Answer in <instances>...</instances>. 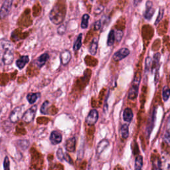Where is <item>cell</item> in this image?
<instances>
[{
    "mask_svg": "<svg viewBox=\"0 0 170 170\" xmlns=\"http://www.w3.org/2000/svg\"><path fill=\"white\" fill-rule=\"evenodd\" d=\"M98 40L97 38H94L90 43L89 47V52L92 55H95L98 49Z\"/></svg>",
    "mask_w": 170,
    "mask_h": 170,
    "instance_id": "obj_18",
    "label": "cell"
},
{
    "mask_svg": "<svg viewBox=\"0 0 170 170\" xmlns=\"http://www.w3.org/2000/svg\"><path fill=\"white\" fill-rule=\"evenodd\" d=\"M60 58H61V62L63 64V65H67V64L69 63V61L71 59V52L68 50H65L63 51L61 55H60Z\"/></svg>",
    "mask_w": 170,
    "mask_h": 170,
    "instance_id": "obj_13",
    "label": "cell"
},
{
    "mask_svg": "<svg viewBox=\"0 0 170 170\" xmlns=\"http://www.w3.org/2000/svg\"><path fill=\"white\" fill-rule=\"evenodd\" d=\"M160 160L161 170H170V154L163 152Z\"/></svg>",
    "mask_w": 170,
    "mask_h": 170,
    "instance_id": "obj_8",
    "label": "cell"
},
{
    "mask_svg": "<svg viewBox=\"0 0 170 170\" xmlns=\"http://www.w3.org/2000/svg\"><path fill=\"white\" fill-rule=\"evenodd\" d=\"M10 162L9 157L8 156H5L3 161V169L4 170H10Z\"/></svg>",
    "mask_w": 170,
    "mask_h": 170,
    "instance_id": "obj_33",
    "label": "cell"
},
{
    "mask_svg": "<svg viewBox=\"0 0 170 170\" xmlns=\"http://www.w3.org/2000/svg\"><path fill=\"white\" fill-rule=\"evenodd\" d=\"M16 144L21 150H25L29 148V145H30V143H29V140H17Z\"/></svg>",
    "mask_w": 170,
    "mask_h": 170,
    "instance_id": "obj_20",
    "label": "cell"
},
{
    "mask_svg": "<svg viewBox=\"0 0 170 170\" xmlns=\"http://www.w3.org/2000/svg\"><path fill=\"white\" fill-rule=\"evenodd\" d=\"M76 138L74 137L69 138L67 140L65 144V148L69 152H74L76 150Z\"/></svg>",
    "mask_w": 170,
    "mask_h": 170,
    "instance_id": "obj_14",
    "label": "cell"
},
{
    "mask_svg": "<svg viewBox=\"0 0 170 170\" xmlns=\"http://www.w3.org/2000/svg\"><path fill=\"white\" fill-rule=\"evenodd\" d=\"M142 0H134V5L135 6H137V5L141 2Z\"/></svg>",
    "mask_w": 170,
    "mask_h": 170,
    "instance_id": "obj_39",
    "label": "cell"
},
{
    "mask_svg": "<svg viewBox=\"0 0 170 170\" xmlns=\"http://www.w3.org/2000/svg\"><path fill=\"white\" fill-rule=\"evenodd\" d=\"M120 134L122 138L126 139L129 136V127L128 124L122 125L120 128Z\"/></svg>",
    "mask_w": 170,
    "mask_h": 170,
    "instance_id": "obj_23",
    "label": "cell"
},
{
    "mask_svg": "<svg viewBox=\"0 0 170 170\" xmlns=\"http://www.w3.org/2000/svg\"><path fill=\"white\" fill-rule=\"evenodd\" d=\"M49 104V102L48 101H45L43 104H42L41 107V112L44 115H47L48 114V110L47 107Z\"/></svg>",
    "mask_w": 170,
    "mask_h": 170,
    "instance_id": "obj_28",
    "label": "cell"
},
{
    "mask_svg": "<svg viewBox=\"0 0 170 170\" xmlns=\"http://www.w3.org/2000/svg\"><path fill=\"white\" fill-rule=\"evenodd\" d=\"M163 139L167 143L170 144V133L169 132H166L164 134Z\"/></svg>",
    "mask_w": 170,
    "mask_h": 170,
    "instance_id": "obj_37",
    "label": "cell"
},
{
    "mask_svg": "<svg viewBox=\"0 0 170 170\" xmlns=\"http://www.w3.org/2000/svg\"><path fill=\"white\" fill-rule=\"evenodd\" d=\"M64 160H66V161H67L68 163H71V164L73 163V160H72V159H71V157H70V156H69L68 154H67V153L64 154Z\"/></svg>",
    "mask_w": 170,
    "mask_h": 170,
    "instance_id": "obj_38",
    "label": "cell"
},
{
    "mask_svg": "<svg viewBox=\"0 0 170 170\" xmlns=\"http://www.w3.org/2000/svg\"><path fill=\"white\" fill-rule=\"evenodd\" d=\"M104 6L101 5H97V6L95 8V10H94V12H95V15H99L100 14H101L102 12V11L104 9Z\"/></svg>",
    "mask_w": 170,
    "mask_h": 170,
    "instance_id": "obj_35",
    "label": "cell"
},
{
    "mask_svg": "<svg viewBox=\"0 0 170 170\" xmlns=\"http://www.w3.org/2000/svg\"><path fill=\"white\" fill-rule=\"evenodd\" d=\"M133 112L131 108H126L123 112V119L125 122H130L133 119Z\"/></svg>",
    "mask_w": 170,
    "mask_h": 170,
    "instance_id": "obj_17",
    "label": "cell"
},
{
    "mask_svg": "<svg viewBox=\"0 0 170 170\" xmlns=\"http://www.w3.org/2000/svg\"><path fill=\"white\" fill-rule=\"evenodd\" d=\"M82 38H83V34L80 33L79 35L77 40L75 41V42L74 43L73 49L74 51H77L80 49L82 46Z\"/></svg>",
    "mask_w": 170,
    "mask_h": 170,
    "instance_id": "obj_22",
    "label": "cell"
},
{
    "mask_svg": "<svg viewBox=\"0 0 170 170\" xmlns=\"http://www.w3.org/2000/svg\"><path fill=\"white\" fill-rule=\"evenodd\" d=\"M13 2L14 0H4L0 9V19H3L9 14Z\"/></svg>",
    "mask_w": 170,
    "mask_h": 170,
    "instance_id": "obj_4",
    "label": "cell"
},
{
    "mask_svg": "<svg viewBox=\"0 0 170 170\" xmlns=\"http://www.w3.org/2000/svg\"><path fill=\"white\" fill-rule=\"evenodd\" d=\"M142 167L141 166H135V170H142Z\"/></svg>",
    "mask_w": 170,
    "mask_h": 170,
    "instance_id": "obj_40",
    "label": "cell"
},
{
    "mask_svg": "<svg viewBox=\"0 0 170 170\" xmlns=\"http://www.w3.org/2000/svg\"><path fill=\"white\" fill-rule=\"evenodd\" d=\"M22 107H17L12 110L9 115V120L12 123H16L22 118Z\"/></svg>",
    "mask_w": 170,
    "mask_h": 170,
    "instance_id": "obj_6",
    "label": "cell"
},
{
    "mask_svg": "<svg viewBox=\"0 0 170 170\" xmlns=\"http://www.w3.org/2000/svg\"><path fill=\"white\" fill-rule=\"evenodd\" d=\"M102 26V23L101 21H96L95 23H94V29H95V31L98 30V29H101Z\"/></svg>",
    "mask_w": 170,
    "mask_h": 170,
    "instance_id": "obj_36",
    "label": "cell"
},
{
    "mask_svg": "<svg viewBox=\"0 0 170 170\" xmlns=\"http://www.w3.org/2000/svg\"><path fill=\"white\" fill-rule=\"evenodd\" d=\"M90 1H93V0H90Z\"/></svg>",
    "mask_w": 170,
    "mask_h": 170,
    "instance_id": "obj_41",
    "label": "cell"
},
{
    "mask_svg": "<svg viewBox=\"0 0 170 170\" xmlns=\"http://www.w3.org/2000/svg\"><path fill=\"white\" fill-rule=\"evenodd\" d=\"M49 58V54L47 53V52H45V53H43V55L39 56L37 58L36 61H35V64H36V66L39 69L42 68L45 65V63H47V61H48Z\"/></svg>",
    "mask_w": 170,
    "mask_h": 170,
    "instance_id": "obj_12",
    "label": "cell"
},
{
    "mask_svg": "<svg viewBox=\"0 0 170 170\" xmlns=\"http://www.w3.org/2000/svg\"><path fill=\"white\" fill-rule=\"evenodd\" d=\"M152 59L150 57H148L145 59V72H148L151 67Z\"/></svg>",
    "mask_w": 170,
    "mask_h": 170,
    "instance_id": "obj_29",
    "label": "cell"
},
{
    "mask_svg": "<svg viewBox=\"0 0 170 170\" xmlns=\"http://www.w3.org/2000/svg\"><path fill=\"white\" fill-rule=\"evenodd\" d=\"M37 110V105H33L32 107L29 108L22 116V120L26 123H30L33 122L35 118Z\"/></svg>",
    "mask_w": 170,
    "mask_h": 170,
    "instance_id": "obj_3",
    "label": "cell"
},
{
    "mask_svg": "<svg viewBox=\"0 0 170 170\" xmlns=\"http://www.w3.org/2000/svg\"><path fill=\"white\" fill-rule=\"evenodd\" d=\"M163 12H164V11L163 9V8H160V11H159V13H158V16L156 20L155 25H157L158 23L160 22V21L162 19L163 17Z\"/></svg>",
    "mask_w": 170,
    "mask_h": 170,
    "instance_id": "obj_32",
    "label": "cell"
},
{
    "mask_svg": "<svg viewBox=\"0 0 170 170\" xmlns=\"http://www.w3.org/2000/svg\"><path fill=\"white\" fill-rule=\"evenodd\" d=\"M140 81V77H135L133 84L128 93V98L130 100H135L138 95V87Z\"/></svg>",
    "mask_w": 170,
    "mask_h": 170,
    "instance_id": "obj_5",
    "label": "cell"
},
{
    "mask_svg": "<svg viewBox=\"0 0 170 170\" xmlns=\"http://www.w3.org/2000/svg\"><path fill=\"white\" fill-rule=\"evenodd\" d=\"M129 54H130V50L127 48H122L115 52L113 55V59L115 61H120L126 57Z\"/></svg>",
    "mask_w": 170,
    "mask_h": 170,
    "instance_id": "obj_9",
    "label": "cell"
},
{
    "mask_svg": "<svg viewBox=\"0 0 170 170\" xmlns=\"http://www.w3.org/2000/svg\"><path fill=\"white\" fill-rule=\"evenodd\" d=\"M57 156L58 157V159L60 161H63L64 160V154L62 150V148H58L57 151Z\"/></svg>",
    "mask_w": 170,
    "mask_h": 170,
    "instance_id": "obj_34",
    "label": "cell"
},
{
    "mask_svg": "<svg viewBox=\"0 0 170 170\" xmlns=\"http://www.w3.org/2000/svg\"><path fill=\"white\" fill-rule=\"evenodd\" d=\"M160 53H156L154 57V59L152 60V64L151 67L152 69H156L157 65H158V63H159L160 61Z\"/></svg>",
    "mask_w": 170,
    "mask_h": 170,
    "instance_id": "obj_27",
    "label": "cell"
},
{
    "mask_svg": "<svg viewBox=\"0 0 170 170\" xmlns=\"http://www.w3.org/2000/svg\"><path fill=\"white\" fill-rule=\"evenodd\" d=\"M123 34L124 33H123V31L121 30H117V31H114L115 40H116L118 42H120L122 39Z\"/></svg>",
    "mask_w": 170,
    "mask_h": 170,
    "instance_id": "obj_30",
    "label": "cell"
},
{
    "mask_svg": "<svg viewBox=\"0 0 170 170\" xmlns=\"http://www.w3.org/2000/svg\"><path fill=\"white\" fill-rule=\"evenodd\" d=\"M109 145V142L107 140H102L97 145V148H96V152L97 154L100 155L102 154L104 151V150L107 148L108 146Z\"/></svg>",
    "mask_w": 170,
    "mask_h": 170,
    "instance_id": "obj_16",
    "label": "cell"
},
{
    "mask_svg": "<svg viewBox=\"0 0 170 170\" xmlns=\"http://www.w3.org/2000/svg\"><path fill=\"white\" fill-rule=\"evenodd\" d=\"M2 50L3 51L2 61L5 65H9L14 60V46L8 40H3L0 42Z\"/></svg>",
    "mask_w": 170,
    "mask_h": 170,
    "instance_id": "obj_1",
    "label": "cell"
},
{
    "mask_svg": "<svg viewBox=\"0 0 170 170\" xmlns=\"http://www.w3.org/2000/svg\"><path fill=\"white\" fill-rule=\"evenodd\" d=\"M115 41V35H114V31L111 30L110 32L108 34V39H107V45L108 46H112Z\"/></svg>",
    "mask_w": 170,
    "mask_h": 170,
    "instance_id": "obj_24",
    "label": "cell"
},
{
    "mask_svg": "<svg viewBox=\"0 0 170 170\" xmlns=\"http://www.w3.org/2000/svg\"><path fill=\"white\" fill-rule=\"evenodd\" d=\"M90 18L89 15L85 14L83 16V18H82V22H81V27L83 29H86L89 25V19Z\"/></svg>",
    "mask_w": 170,
    "mask_h": 170,
    "instance_id": "obj_26",
    "label": "cell"
},
{
    "mask_svg": "<svg viewBox=\"0 0 170 170\" xmlns=\"http://www.w3.org/2000/svg\"><path fill=\"white\" fill-rule=\"evenodd\" d=\"M65 12L58 5H55L52 8L49 13V19L52 23L55 25H59L63 22L64 19Z\"/></svg>",
    "mask_w": 170,
    "mask_h": 170,
    "instance_id": "obj_2",
    "label": "cell"
},
{
    "mask_svg": "<svg viewBox=\"0 0 170 170\" xmlns=\"http://www.w3.org/2000/svg\"><path fill=\"white\" fill-rule=\"evenodd\" d=\"M152 170H161V160L160 158L155 157L152 160Z\"/></svg>",
    "mask_w": 170,
    "mask_h": 170,
    "instance_id": "obj_21",
    "label": "cell"
},
{
    "mask_svg": "<svg viewBox=\"0 0 170 170\" xmlns=\"http://www.w3.org/2000/svg\"><path fill=\"white\" fill-rule=\"evenodd\" d=\"M155 12V9L153 7V3L151 1H148L145 4V11L144 14V17L148 20H150L153 17Z\"/></svg>",
    "mask_w": 170,
    "mask_h": 170,
    "instance_id": "obj_10",
    "label": "cell"
},
{
    "mask_svg": "<svg viewBox=\"0 0 170 170\" xmlns=\"http://www.w3.org/2000/svg\"><path fill=\"white\" fill-rule=\"evenodd\" d=\"M162 96H163V99L164 101H167L169 99L170 96V89L168 86H165L163 88Z\"/></svg>",
    "mask_w": 170,
    "mask_h": 170,
    "instance_id": "obj_25",
    "label": "cell"
},
{
    "mask_svg": "<svg viewBox=\"0 0 170 170\" xmlns=\"http://www.w3.org/2000/svg\"><path fill=\"white\" fill-rule=\"evenodd\" d=\"M66 29H67L66 25L64 24H62V25H61L59 27H58L57 33H58V35H60V36H63V34L65 33Z\"/></svg>",
    "mask_w": 170,
    "mask_h": 170,
    "instance_id": "obj_31",
    "label": "cell"
},
{
    "mask_svg": "<svg viewBox=\"0 0 170 170\" xmlns=\"http://www.w3.org/2000/svg\"><path fill=\"white\" fill-rule=\"evenodd\" d=\"M98 118V111L95 109H92L90 111L89 114H88L86 118V123L89 126L95 125Z\"/></svg>",
    "mask_w": 170,
    "mask_h": 170,
    "instance_id": "obj_7",
    "label": "cell"
},
{
    "mask_svg": "<svg viewBox=\"0 0 170 170\" xmlns=\"http://www.w3.org/2000/svg\"><path fill=\"white\" fill-rule=\"evenodd\" d=\"M62 135L57 130L52 131L50 136V141L52 144L57 145L60 144L62 142Z\"/></svg>",
    "mask_w": 170,
    "mask_h": 170,
    "instance_id": "obj_11",
    "label": "cell"
},
{
    "mask_svg": "<svg viewBox=\"0 0 170 170\" xmlns=\"http://www.w3.org/2000/svg\"><path fill=\"white\" fill-rule=\"evenodd\" d=\"M41 96V93L36 92V93H29L27 95V99L28 102L30 104H34L37 101V100Z\"/></svg>",
    "mask_w": 170,
    "mask_h": 170,
    "instance_id": "obj_19",
    "label": "cell"
},
{
    "mask_svg": "<svg viewBox=\"0 0 170 170\" xmlns=\"http://www.w3.org/2000/svg\"><path fill=\"white\" fill-rule=\"evenodd\" d=\"M29 61V58L27 55L21 56L19 59H17L16 61V65L19 69H22L24 68L26 65V64Z\"/></svg>",
    "mask_w": 170,
    "mask_h": 170,
    "instance_id": "obj_15",
    "label": "cell"
}]
</instances>
